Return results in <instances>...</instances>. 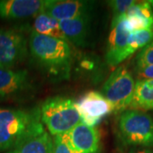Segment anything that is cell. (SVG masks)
<instances>
[{"label":"cell","mask_w":153,"mask_h":153,"mask_svg":"<svg viewBox=\"0 0 153 153\" xmlns=\"http://www.w3.org/2000/svg\"><path fill=\"white\" fill-rule=\"evenodd\" d=\"M153 1L135 2L126 12V16L135 17L153 28Z\"/></svg>","instance_id":"cell-17"},{"label":"cell","mask_w":153,"mask_h":153,"mask_svg":"<svg viewBox=\"0 0 153 153\" xmlns=\"http://www.w3.org/2000/svg\"><path fill=\"white\" fill-rule=\"evenodd\" d=\"M52 150L53 138L49 133L44 131L38 136L3 153H52Z\"/></svg>","instance_id":"cell-15"},{"label":"cell","mask_w":153,"mask_h":153,"mask_svg":"<svg viewBox=\"0 0 153 153\" xmlns=\"http://www.w3.org/2000/svg\"><path fill=\"white\" fill-rule=\"evenodd\" d=\"M130 153H153L151 150L149 149H146V148H143V149H137V150H134L130 152Z\"/></svg>","instance_id":"cell-23"},{"label":"cell","mask_w":153,"mask_h":153,"mask_svg":"<svg viewBox=\"0 0 153 153\" xmlns=\"http://www.w3.org/2000/svg\"><path fill=\"white\" fill-rule=\"evenodd\" d=\"M45 0H0V19L20 20L37 16Z\"/></svg>","instance_id":"cell-10"},{"label":"cell","mask_w":153,"mask_h":153,"mask_svg":"<svg viewBox=\"0 0 153 153\" xmlns=\"http://www.w3.org/2000/svg\"><path fill=\"white\" fill-rule=\"evenodd\" d=\"M28 48L33 59L51 75H69L72 57L71 47L67 41L32 31Z\"/></svg>","instance_id":"cell-2"},{"label":"cell","mask_w":153,"mask_h":153,"mask_svg":"<svg viewBox=\"0 0 153 153\" xmlns=\"http://www.w3.org/2000/svg\"><path fill=\"white\" fill-rule=\"evenodd\" d=\"M27 70L0 69V97H9L22 93L30 87Z\"/></svg>","instance_id":"cell-12"},{"label":"cell","mask_w":153,"mask_h":153,"mask_svg":"<svg viewBox=\"0 0 153 153\" xmlns=\"http://www.w3.org/2000/svg\"><path fill=\"white\" fill-rule=\"evenodd\" d=\"M121 139L127 145L153 146V119L146 112L139 110H126L118 121Z\"/></svg>","instance_id":"cell-4"},{"label":"cell","mask_w":153,"mask_h":153,"mask_svg":"<svg viewBox=\"0 0 153 153\" xmlns=\"http://www.w3.org/2000/svg\"><path fill=\"white\" fill-rule=\"evenodd\" d=\"M27 39L16 29H0V69H13L25 60Z\"/></svg>","instance_id":"cell-6"},{"label":"cell","mask_w":153,"mask_h":153,"mask_svg":"<svg viewBox=\"0 0 153 153\" xmlns=\"http://www.w3.org/2000/svg\"><path fill=\"white\" fill-rule=\"evenodd\" d=\"M92 8V3L87 1L45 0L42 11L60 22L83 16H89Z\"/></svg>","instance_id":"cell-9"},{"label":"cell","mask_w":153,"mask_h":153,"mask_svg":"<svg viewBox=\"0 0 153 153\" xmlns=\"http://www.w3.org/2000/svg\"><path fill=\"white\" fill-rule=\"evenodd\" d=\"M33 32L41 35L60 38L66 41L64 34L60 30L59 22L43 11H41L35 17V21L33 23Z\"/></svg>","instance_id":"cell-16"},{"label":"cell","mask_w":153,"mask_h":153,"mask_svg":"<svg viewBox=\"0 0 153 153\" xmlns=\"http://www.w3.org/2000/svg\"><path fill=\"white\" fill-rule=\"evenodd\" d=\"M128 35L129 32L125 27V14L113 16L105 53L108 66H117L133 55L128 46Z\"/></svg>","instance_id":"cell-7"},{"label":"cell","mask_w":153,"mask_h":153,"mask_svg":"<svg viewBox=\"0 0 153 153\" xmlns=\"http://www.w3.org/2000/svg\"><path fill=\"white\" fill-rule=\"evenodd\" d=\"M82 123L94 127L102 119L113 112V108L105 96L97 91H88L76 102Z\"/></svg>","instance_id":"cell-8"},{"label":"cell","mask_w":153,"mask_h":153,"mask_svg":"<svg viewBox=\"0 0 153 153\" xmlns=\"http://www.w3.org/2000/svg\"><path fill=\"white\" fill-rule=\"evenodd\" d=\"M153 66V41L144 47L136 56V68Z\"/></svg>","instance_id":"cell-20"},{"label":"cell","mask_w":153,"mask_h":153,"mask_svg":"<svg viewBox=\"0 0 153 153\" xmlns=\"http://www.w3.org/2000/svg\"><path fill=\"white\" fill-rule=\"evenodd\" d=\"M136 1L134 0H113L109 1L108 4L113 12V16H122L126 14L128 10L131 7Z\"/></svg>","instance_id":"cell-21"},{"label":"cell","mask_w":153,"mask_h":153,"mask_svg":"<svg viewBox=\"0 0 153 153\" xmlns=\"http://www.w3.org/2000/svg\"><path fill=\"white\" fill-rule=\"evenodd\" d=\"M44 131L39 108H0V153L16 147Z\"/></svg>","instance_id":"cell-1"},{"label":"cell","mask_w":153,"mask_h":153,"mask_svg":"<svg viewBox=\"0 0 153 153\" xmlns=\"http://www.w3.org/2000/svg\"><path fill=\"white\" fill-rule=\"evenodd\" d=\"M40 118L52 136L67 134L81 123L76 101L71 98L55 96L46 100L39 107Z\"/></svg>","instance_id":"cell-3"},{"label":"cell","mask_w":153,"mask_h":153,"mask_svg":"<svg viewBox=\"0 0 153 153\" xmlns=\"http://www.w3.org/2000/svg\"><path fill=\"white\" fill-rule=\"evenodd\" d=\"M136 73L139 80L153 79V66L136 68Z\"/></svg>","instance_id":"cell-22"},{"label":"cell","mask_w":153,"mask_h":153,"mask_svg":"<svg viewBox=\"0 0 153 153\" xmlns=\"http://www.w3.org/2000/svg\"><path fill=\"white\" fill-rule=\"evenodd\" d=\"M52 153H81L72 146L68 134L53 136Z\"/></svg>","instance_id":"cell-19"},{"label":"cell","mask_w":153,"mask_h":153,"mask_svg":"<svg viewBox=\"0 0 153 153\" xmlns=\"http://www.w3.org/2000/svg\"><path fill=\"white\" fill-rule=\"evenodd\" d=\"M72 146L81 153H96L100 142L98 128L89 127L82 122L67 133Z\"/></svg>","instance_id":"cell-11"},{"label":"cell","mask_w":153,"mask_h":153,"mask_svg":"<svg viewBox=\"0 0 153 153\" xmlns=\"http://www.w3.org/2000/svg\"><path fill=\"white\" fill-rule=\"evenodd\" d=\"M153 40V29H142L129 33L128 46L132 54L139 49H143Z\"/></svg>","instance_id":"cell-18"},{"label":"cell","mask_w":153,"mask_h":153,"mask_svg":"<svg viewBox=\"0 0 153 153\" xmlns=\"http://www.w3.org/2000/svg\"><path fill=\"white\" fill-rule=\"evenodd\" d=\"M60 30L66 41L76 46L84 47L88 44L91 27V16H83L71 20L60 21Z\"/></svg>","instance_id":"cell-13"},{"label":"cell","mask_w":153,"mask_h":153,"mask_svg":"<svg viewBox=\"0 0 153 153\" xmlns=\"http://www.w3.org/2000/svg\"><path fill=\"white\" fill-rule=\"evenodd\" d=\"M135 82L131 72L124 66L111 73L102 87V94L111 105L113 112L123 113L129 108L134 94Z\"/></svg>","instance_id":"cell-5"},{"label":"cell","mask_w":153,"mask_h":153,"mask_svg":"<svg viewBox=\"0 0 153 153\" xmlns=\"http://www.w3.org/2000/svg\"><path fill=\"white\" fill-rule=\"evenodd\" d=\"M129 109L139 111L153 110V79L138 80Z\"/></svg>","instance_id":"cell-14"}]
</instances>
